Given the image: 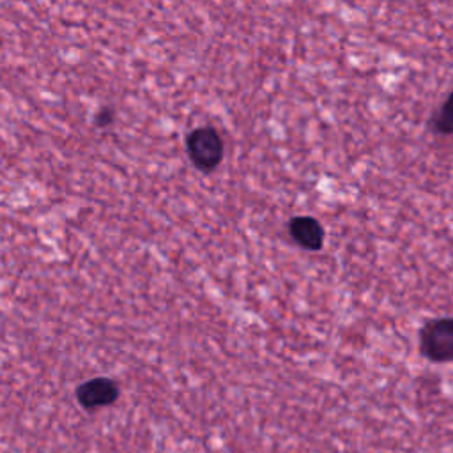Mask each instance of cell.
<instances>
[{
    "label": "cell",
    "mask_w": 453,
    "mask_h": 453,
    "mask_svg": "<svg viewBox=\"0 0 453 453\" xmlns=\"http://www.w3.org/2000/svg\"><path fill=\"white\" fill-rule=\"evenodd\" d=\"M96 120H97V124H99V126H108V124H111V120H113V113H111V110H110V108L101 110V111L97 113Z\"/></svg>",
    "instance_id": "cell-6"
},
{
    "label": "cell",
    "mask_w": 453,
    "mask_h": 453,
    "mask_svg": "<svg viewBox=\"0 0 453 453\" xmlns=\"http://www.w3.org/2000/svg\"><path fill=\"white\" fill-rule=\"evenodd\" d=\"M188 154L193 165L203 172L214 170L223 159V140L214 127L202 126L188 136Z\"/></svg>",
    "instance_id": "cell-1"
},
{
    "label": "cell",
    "mask_w": 453,
    "mask_h": 453,
    "mask_svg": "<svg viewBox=\"0 0 453 453\" xmlns=\"http://www.w3.org/2000/svg\"><path fill=\"white\" fill-rule=\"evenodd\" d=\"M76 402L85 411H97L101 407L113 405L120 396L119 384L110 377H94L81 382L76 391Z\"/></svg>",
    "instance_id": "cell-3"
},
{
    "label": "cell",
    "mask_w": 453,
    "mask_h": 453,
    "mask_svg": "<svg viewBox=\"0 0 453 453\" xmlns=\"http://www.w3.org/2000/svg\"><path fill=\"white\" fill-rule=\"evenodd\" d=\"M432 124H434L435 131L441 134L453 133V92L448 96V99L444 101L441 110L435 113Z\"/></svg>",
    "instance_id": "cell-5"
},
{
    "label": "cell",
    "mask_w": 453,
    "mask_h": 453,
    "mask_svg": "<svg viewBox=\"0 0 453 453\" xmlns=\"http://www.w3.org/2000/svg\"><path fill=\"white\" fill-rule=\"evenodd\" d=\"M421 350L432 361L453 359V319H434L421 331Z\"/></svg>",
    "instance_id": "cell-2"
},
{
    "label": "cell",
    "mask_w": 453,
    "mask_h": 453,
    "mask_svg": "<svg viewBox=\"0 0 453 453\" xmlns=\"http://www.w3.org/2000/svg\"><path fill=\"white\" fill-rule=\"evenodd\" d=\"M288 232L292 239L304 250H319L324 244L322 225L310 216H296L288 223Z\"/></svg>",
    "instance_id": "cell-4"
}]
</instances>
